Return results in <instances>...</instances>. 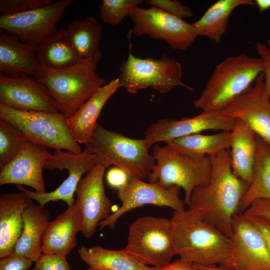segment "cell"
I'll list each match as a JSON object with an SVG mask.
<instances>
[{
	"label": "cell",
	"instance_id": "1",
	"mask_svg": "<svg viewBox=\"0 0 270 270\" xmlns=\"http://www.w3.org/2000/svg\"><path fill=\"white\" fill-rule=\"evenodd\" d=\"M210 158V180L206 184L194 189L188 209L230 238L233 218L239 212L242 200L249 184L234 174L230 149Z\"/></svg>",
	"mask_w": 270,
	"mask_h": 270
},
{
	"label": "cell",
	"instance_id": "2",
	"mask_svg": "<svg viewBox=\"0 0 270 270\" xmlns=\"http://www.w3.org/2000/svg\"><path fill=\"white\" fill-rule=\"evenodd\" d=\"M170 219L174 250L181 260L192 265L219 266L229 256L230 238L194 212L174 211Z\"/></svg>",
	"mask_w": 270,
	"mask_h": 270
},
{
	"label": "cell",
	"instance_id": "3",
	"mask_svg": "<svg viewBox=\"0 0 270 270\" xmlns=\"http://www.w3.org/2000/svg\"><path fill=\"white\" fill-rule=\"evenodd\" d=\"M98 62L91 59L80 60L74 66L62 70L41 66L34 77L46 88L59 112L69 118L106 84V80L96 72Z\"/></svg>",
	"mask_w": 270,
	"mask_h": 270
},
{
	"label": "cell",
	"instance_id": "4",
	"mask_svg": "<svg viewBox=\"0 0 270 270\" xmlns=\"http://www.w3.org/2000/svg\"><path fill=\"white\" fill-rule=\"evenodd\" d=\"M262 72L260 58L246 54L226 58L216 66L193 104L202 111H220L250 86Z\"/></svg>",
	"mask_w": 270,
	"mask_h": 270
},
{
	"label": "cell",
	"instance_id": "5",
	"mask_svg": "<svg viewBox=\"0 0 270 270\" xmlns=\"http://www.w3.org/2000/svg\"><path fill=\"white\" fill-rule=\"evenodd\" d=\"M86 145L95 155L96 164L106 168L111 166L119 167L130 178H148L156 163L149 153L152 146L146 138H129L109 130L98 123Z\"/></svg>",
	"mask_w": 270,
	"mask_h": 270
},
{
	"label": "cell",
	"instance_id": "6",
	"mask_svg": "<svg viewBox=\"0 0 270 270\" xmlns=\"http://www.w3.org/2000/svg\"><path fill=\"white\" fill-rule=\"evenodd\" d=\"M155 164L148 177L150 182L168 187L176 186L184 192V202L188 205L195 188L208 183L211 172L210 156L192 157L168 146L154 145Z\"/></svg>",
	"mask_w": 270,
	"mask_h": 270
},
{
	"label": "cell",
	"instance_id": "7",
	"mask_svg": "<svg viewBox=\"0 0 270 270\" xmlns=\"http://www.w3.org/2000/svg\"><path fill=\"white\" fill-rule=\"evenodd\" d=\"M0 120L16 127L28 140L46 148L78 154L82 152L60 112L22 111L0 104Z\"/></svg>",
	"mask_w": 270,
	"mask_h": 270
},
{
	"label": "cell",
	"instance_id": "8",
	"mask_svg": "<svg viewBox=\"0 0 270 270\" xmlns=\"http://www.w3.org/2000/svg\"><path fill=\"white\" fill-rule=\"evenodd\" d=\"M182 78V65L174 58L166 54L159 59L136 57L130 46L128 56L122 62L118 78L120 87L130 94H136L148 87L162 94L170 92L176 86L192 91Z\"/></svg>",
	"mask_w": 270,
	"mask_h": 270
},
{
	"label": "cell",
	"instance_id": "9",
	"mask_svg": "<svg viewBox=\"0 0 270 270\" xmlns=\"http://www.w3.org/2000/svg\"><path fill=\"white\" fill-rule=\"evenodd\" d=\"M122 250L142 263L155 267L169 264L176 255L170 219L144 216L130 226Z\"/></svg>",
	"mask_w": 270,
	"mask_h": 270
},
{
	"label": "cell",
	"instance_id": "10",
	"mask_svg": "<svg viewBox=\"0 0 270 270\" xmlns=\"http://www.w3.org/2000/svg\"><path fill=\"white\" fill-rule=\"evenodd\" d=\"M128 16L133 22L130 34L164 40L174 50H186L198 36L192 24L156 7H136Z\"/></svg>",
	"mask_w": 270,
	"mask_h": 270
},
{
	"label": "cell",
	"instance_id": "11",
	"mask_svg": "<svg viewBox=\"0 0 270 270\" xmlns=\"http://www.w3.org/2000/svg\"><path fill=\"white\" fill-rule=\"evenodd\" d=\"M231 250L224 270H270V250L258 228L242 214L232 222Z\"/></svg>",
	"mask_w": 270,
	"mask_h": 270
},
{
	"label": "cell",
	"instance_id": "12",
	"mask_svg": "<svg viewBox=\"0 0 270 270\" xmlns=\"http://www.w3.org/2000/svg\"><path fill=\"white\" fill-rule=\"evenodd\" d=\"M73 0H59L26 12L0 17V30L21 42L37 46L57 30L56 25Z\"/></svg>",
	"mask_w": 270,
	"mask_h": 270
},
{
	"label": "cell",
	"instance_id": "13",
	"mask_svg": "<svg viewBox=\"0 0 270 270\" xmlns=\"http://www.w3.org/2000/svg\"><path fill=\"white\" fill-rule=\"evenodd\" d=\"M96 164L95 155L86 145L85 148L78 154L62 150H56L47 160L44 169L68 171V178L60 186L52 191L44 192L28 190L20 185L16 187L41 206H44L50 202L62 200L69 206L76 202L74 196L82 176Z\"/></svg>",
	"mask_w": 270,
	"mask_h": 270
},
{
	"label": "cell",
	"instance_id": "14",
	"mask_svg": "<svg viewBox=\"0 0 270 270\" xmlns=\"http://www.w3.org/2000/svg\"><path fill=\"white\" fill-rule=\"evenodd\" d=\"M178 186H164L157 182H146L142 180L130 178L128 183L117 190V196L122 203L120 208L98 226L114 228L118 220L126 213L146 204L166 206L174 211H183L185 204L180 197Z\"/></svg>",
	"mask_w": 270,
	"mask_h": 270
},
{
	"label": "cell",
	"instance_id": "15",
	"mask_svg": "<svg viewBox=\"0 0 270 270\" xmlns=\"http://www.w3.org/2000/svg\"><path fill=\"white\" fill-rule=\"evenodd\" d=\"M220 111L244 122L270 147V95L264 86L263 74Z\"/></svg>",
	"mask_w": 270,
	"mask_h": 270
},
{
	"label": "cell",
	"instance_id": "16",
	"mask_svg": "<svg viewBox=\"0 0 270 270\" xmlns=\"http://www.w3.org/2000/svg\"><path fill=\"white\" fill-rule=\"evenodd\" d=\"M236 119L221 111H202L192 118L180 120L162 118L151 124L144 133V138L152 146L158 142L167 144L176 138L208 130L232 131Z\"/></svg>",
	"mask_w": 270,
	"mask_h": 270
},
{
	"label": "cell",
	"instance_id": "17",
	"mask_svg": "<svg viewBox=\"0 0 270 270\" xmlns=\"http://www.w3.org/2000/svg\"><path fill=\"white\" fill-rule=\"evenodd\" d=\"M106 168L96 164L82 178L76 190V202L82 217L83 235L93 236L98 224L111 214L112 203L108 197L104 184Z\"/></svg>",
	"mask_w": 270,
	"mask_h": 270
},
{
	"label": "cell",
	"instance_id": "18",
	"mask_svg": "<svg viewBox=\"0 0 270 270\" xmlns=\"http://www.w3.org/2000/svg\"><path fill=\"white\" fill-rule=\"evenodd\" d=\"M0 104L22 111L59 112L46 88L34 76L0 74Z\"/></svg>",
	"mask_w": 270,
	"mask_h": 270
},
{
	"label": "cell",
	"instance_id": "19",
	"mask_svg": "<svg viewBox=\"0 0 270 270\" xmlns=\"http://www.w3.org/2000/svg\"><path fill=\"white\" fill-rule=\"evenodd\" d=\"M51 155L46 148L28 141L10 162L0 168V184L24 185L38 192H46L43 170Z\"/></svg>",
	"mask_w": 270,
	"mask_h": 270
},
{
	"label": "cell",
	"instance_id": "20",
	"mask_svg": "<svg viewBox=\"0 0 270 270\" xmlns=\"http://www.w3.org/2000/svg\"><path fill=\"white\" fill-rule=\"evenodd\" d=\"M82 217L75 202L49 222L44 236L42 253L66 256L76 245V234L82 232Z\"/></svg>",
	"mask_w": 270,
	"mask_h": 270
},
{
	"label": "cell",
	"instance_id": "21",
	"mask_svg": "<svg viewBox=\"0 0 270 270\" xmlns=\"http://www.w3.org/2000/svg\"><path fill=\"white\" fill-rule=\"evenodd\" d=\"M32 202L21 191L0 195V258L12 254L23 230L22 213Z\"/></svg>",
	"mask_w": 270,
	"mask_h": 270
},
{
	"label": "cell",
	"instance_id": "22",
	"mask_svg": "<svg viewBox=\"0 0 270 270\" xmlns=\"http://www.w3.org/2000/svg\"><path fill=\"white\" fill-rule=\"evenodd\" d=\"M41 67L36 46L0 30V72L10 77L34 76Z\"/></svg>",
	"mask_w": 270,
	"mask_h": 270
},
{
	"label": "cell",
	"instance_id": "23",
	"mask_svg": "<svg viewBox=\"0 0 270 270\" xmlns=\"http://www.w3.org/2000/svg\"><path fill=\"white\" fill-rule=\"evenodd\" d=\"M120 88L116 78L99 88L66 122L71 134L78 144H86L94 132L100 112L108 99Z\"/></svg>",
	"mask_w": 270,
	"mask_h": 270
},
{
	"label": "cell",
	"instance_id": "24",
	"mask_svg": "<svg viewBox=\"0 0 270 270\" xmlns=\"http://www.w3.org/2000/svg\"><path fill=\"white\" fill-rule=\"evenodd\" d=\"M50 212L32 203L22 213L24 228L11 256L25 257L36 262L42 254V242L49 222Z\"/></svg>",
	"mask_w": 270,
	"mask_h": 270
},
{
	"label": "cell",
	"instance_id": "25",
	"mask_svg": "<svg viewBox=\"0 0 270 270\" xmlns=\"http://www.w3.org/2000/svg\"><path fill=\"white\" fill-rule=\"evenodd\" d=\"M231 133L230 150L232 170L238 178L250 185L254 174L257 136L247 124L239 119H236Z\"/></svg>",
	"mask_w": 270,
	"mask_h": 270
},
{
	"label": "cell",
	"instance_id": "26",
	"mask_svg": "<svg viewBox=\"0 0 270 270\" xmlns=\"http://www.w3.org/2000/svg\"><path fill=\"white\" fill-rule=\"evenodd\" d=\"M66 38L80 60L100 62L102 54L100 42L102 27L96 18L88 16L70 22L65 30Z\"/></svg>",
	"mask_w": 270,
	"mask_h": 270
},
{
	"label": "cell",
	"instance_id": "27",
	"mask_svg": "<svg viewBox=\"0 0 270 270\" xmlns=\"http://www.w3.org/2000/svg\"><path fill=\"white\" fill-rule=\"evenodd\" d=\"M254 5V1L252 0H218L192 24L198 36H205L218 44L226 31L230 17L234 10L240 6Z\"/></svg>",
	"mask_w": 270,
	"mask_h": 270
},
{
	"label": "cell",
	"instance_id": "28",
	"mask_svg": "<svg viewBox=\"0 0 270 270\" xmlns=\"http://www.w3.org/2000/svg\"><path fill=\"white\" fill-rule=\"evenodd\" d=\"M80 259L92 270H156L130 256L122 249L111 250L100 246L78 249Z\"/></svg>",
	"mask_w": 270,
	"mask_h": 270
},
{
	"label": "cell",
	"instance_id": "29",
	"mask_svg": "<svg viewBox=\"0 0 270 270\" xmlns=\"http://www.w3.org/2000/svg\"><path fill=\"white\" fill-rule=\"evenodd\" d=\"M41 66L62 70L71 67L80 60L68 42L65 30L57 29L36 46Z\"/></svg>",
	"mask_w": 270,
	"mask_h": 270
},
{
	"label": "cell",
	"instance_id": "30",
	"mask_svg": "<svg viewBox=\"0 0 270 270\" xmlns=\"http://www.w3.org/2000/svg\"><path fill=\"white\" fill-rule=\"evenodd\" d=\"M231 131H222L213 134L200 133L176 138L166 144L171 148L192 157L210 156L230 149Z\"/></svg>",
	"mask_w": 270,
	"mask_h": 270
},
{
	"label": "cell",
	"instance_id": "31",
	"mask_svg": "<svg viewBox=\"0 0 270 270\" xmlns=\"http://www.w3.org/2000/svg\"><path fill=\"white\" fill-rule=\"evenodd\" d=\"M270 199V147L257 136V149L252 182L243 196L239 213H243L252 202Z\"/></svg>",
	"mask_w": 270,
	"mask_h": 270
},
{
	"label": "cell",
	"instance_id": "32",
	"mask_svg": "<svg viewBox=\"0 0 270 270\" xmlns=\"http://www.w3.org/2000/svg\"><path fill=\"white\" fill-rule=\"evenodd\" d=\"M28 141L18 128L0 120V168L10 162Z\"/></svg>",
	"mask_w": 270,
	"mask_h": 270
},
{
	"label": "cell",
	"instance_id": "33",
	"mask_svg": "<svg viewBox=\"0 0 270 270\" xmlns=\"http://www.w3.org/2000/svg\"><path fill=\"white\" fill-rule=\"evenodd\" d=\"M144 2L142 0H103L99 6L100 16L104 23L116 26Z\"/></svg>",
	"mask_w": 270,
	"mask_h": 270
},
{
	"label": "cell",
	"instance_id": "34",
	"mask_svg": "<svg viewBox=\"0 0 270 270\" xmlns=\"http://www.w3.org/2000/svg\"><path fill=\"white\" fill-rule=\"evenodd\" d=\"M51 0H0V12L2 14H19L48 5Z\"/></svg>",
	"mask_w": 270,
	"mask_h": 270
},
{
	"label": "cell",
	"instance_id": "35",
	"mask_svg": "<svg viewBox=\"0 0 270 270\" xmlns=\"http://www.w3.org/2000/svg\"><path fill=\"white\" fill-rule=\"evenodd\" d=\"M145 2L182 19L193 16L190 9L178 0H147Z\"/></svg>",
	"mask_w": 270,
	"mask_h": 270
},
{
	"label": "cell",
	"instance_id": "36",
	"mask_svg": "<svg viewBox=\"0 0 270 270\" xmlns=\"http://www.w3.org/2000/svg\"><path fill=\"white\" fill-rule=\"evenodd\" d=\"M33 270H71L66 256L42 253L36 262Z\"/></svg>",
	"mask_w": 270,
	"mask_h": 270
},
{
	"label": "cell",
	"instance_id": "37",
	"mask_svg": "<svg viewBox=\"0 0 270 270\" xmlns=\"http://www.w3.org/2000/svg\"><path fill=\"white\" fill-rule=\"evenodd\" d=\"M256 48L262 62L264 84L270 95V46L258 42L256 44Z\"/></svg>",
	"mask_w": 270,
	"mask_h": 270
},
{
	"label": "cell",
	"instance_id": "38",
	"mask_svg": "<svg viewBox=\"0 0 270 270\" xmlns=\"http://www.w3.org/2000/svg\"><path fill=\"white\" fill-rule=\"evenodd\" d=\"M130 179L127 173L121 168L114 166L106 174L108 184L117 190L125 186Z\"/></svg>",
	"mask_w": 270,
	"mask_h": 270
},
{
	"label": "cell",
	"instance_id": "39",
	"mask_svg": "<svg viewBox=\"0 0 270 270\" xmlns=\"http://www.w3.org/2000/svg\"><path fill=\"white\" fill-rule=\"evenodd\" d=\"M32 262L25 257L10 256L0 258V270H28Z\"/></svg>",
	"mask_w": 270,
	"mask_h": 270
},
{
	"label": "cell",
	"instance_id": "40",
	"mask_svg": "<svg viewBox=\"0 0 270 270\" xmlns=\"http://www.w3.org/2000/svg\"><path fill=\"white\" fill-rule=\"evenodd\" d=\"M243 214L260 216L270 220V199L260 198L255 200Z\"/></svg>",
	"mask_w": 270,
	"mask_h": 270
},
{
	"label": "cell",
	"instance_id": "41",
	"mask_svg": "<svg viewBox=\"0 0 270 270\" xmlns=\"http://www.w3.org/2000/svg\"><path fill=\"white\" fill-rule=\"evenodd\" d=\"M243 214L260 231L270 250V220L260 216Z\"/></svg>",
	"mask_w": 270,
	"mask_h": 270
},
{
	"label": "cell",
	"instance_id": "42",
	"mask_svg": "<svg viewBox=\"0 0 270 270\" xmlns=\"http://www.w3.org/2000/svg\"><path fill=\"white\" fill-rule=\"evenodd\" d=\"M156 270H195L192 265L185 262L180 259L170 262L162 267H157Z\"/></svg>",
	"mask_w": 270,
	"mask_h": 270
},
{
	"label": "cell",
	"instance_id": "43",
	"mask_svg": "<svg viewBox=\"0 0 270 270\" xmlns=\"http://www.w3.org/2000/svg\"><path fill=\"white\" fill-rule=\"evenodd\" d=\"M254 3L260 12L270 9V0H256Z\"/></svg>",
	"mask_w": 270,
	"mask_h": 270
},
{
	"label": "cell",
	"instance_id": "44",
	"mask_svg": "<svg viewBox=\"0 0 270 270\" xmlns=\"http://www.w3.org/2000/svg\"><path fill=\"white\" fill-rule=\"evenodd\" d=\"M207 270H224L222 269L218 266H212V267H210L208 268Z\"/></svg>",
	"mask_w": 270,
	"mask_h": 270
},
{
	"label": "cell",
	"instance_id": "45",
	"mask_svg": "<svg viewBox=\"0 0 270 270\" xmlns=\"http://www.w3.org/2000/svg\"><path fill=\"white\" fill-rule=\"evenodd\" d=\"M266 44H267L268 46H270V39H269V40H268Z\"/></svg>",
	"mask_w": 270,
	"mask_h": 270
},
{
	"label": "cell",
	"instance_id": "46",
	"mask_svg": "<svg viewBox=\"0 0 270 270\" xmlns=\"http://www.w3.org/2000/svg\"><path fill=\"white\" fill-rule=\"evenodd\" d=\"M88 270H92L91 268H89Z\"/></svg>",
	"mask_w": 270,
	"mask_h": 270
}]
</instances>
